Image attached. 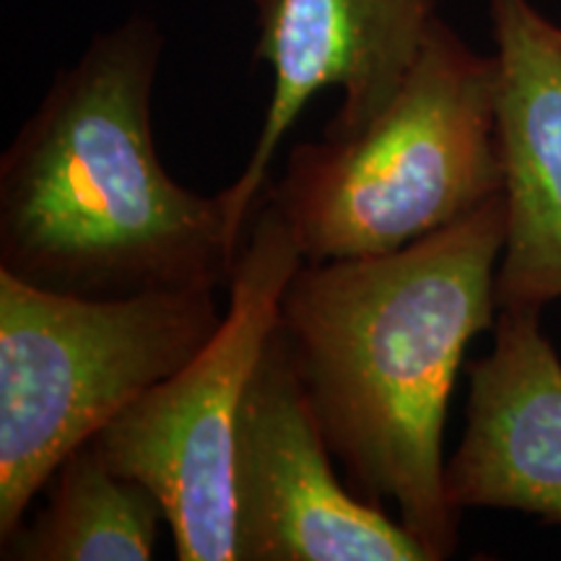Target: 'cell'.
Segmentation results:
<instances>
[{"mask_svg":"<svg viewBox=\"0 0 561 561\" xmlns=\"http://www.w3.org/2000/svg\"><path fill=\"white\" fill-rule=\"evenodd\" d=\"M504 237L496 193L403 250L301 263L278 305V331L356 494L396 504L432 561L458 549L442 434L468 343L496 322Z\"/></svg>","mask_w":561,"mask_h":561,"instance_id":"obj_1","label":"cell"},{"mask_svg":"<svg viewBox=\"0 0 561 561\" xmlns=\"http://www.w3.org/2000/svg\"><path fill=\"white\" fill-rule=\"evenodd\" d=\"M159 30L130 19L60 70L0 159V271L91 299L229 289L242 240L151 130Z\"/></svg>","mask_w":561,"mask_h":561,"instance_id":"obj_2","label":"cell"},{"mask_svg":"<svg viewBox=\"0 0 561 561\" xmlns=\"http://www.w3.org/2000/svg\"><path fill=\"white\" fill-rule=\"evenodd\" d=\"M502 191L496 58L437 19L396 100L356 136L294 146L261 198L325 263L409 248Z\"/></svg>","mask_w":561,"mask_h":561,"instance_id":"obj_3","label":"cell"},{"mask_svg":"<svg viewBox=\"0 0 561 561\" xmlns=\"http://www.w3.org/2000/svg\"><path fill=\"white\" fill-rule=\"evenodd\" d=\"M216 291L91 299L0 271V541L62 460L201 354Z\"/></svg>","mask_w":561,"mask_h":561,"instance_id":"obj_4","label":"cell"},{"mask_svg":"<svg viewBox=\"0 0 561 561\" xmlns=\"http://www.w3.org/2000/svg\"><path fill=\"white\" fill-rule=\"evenodd\" d=\"M305 263L284 216L261 198L219 331L180 371L140 396L94 442L117 473L161 502L180 561H237L234 455L250 380Z\"/></svg>","mask_w":561,"mask_h":561,"instance_id":"obj_5","label":"cell"},{"mask_svg":"<svg viewBox=\"0 0 561 561\" xmlns=\"http://www.w3.org/2000/svg\"><path fill=\"white\" fill-rule=\"evenodd\" d=\"M331 455L276 328L250 380L237 434V561H432L401 520L343 486Z\"/></svg>","mask_w":561,"mask_h":561,"instance_id":"obj_6","label":"cell"},{"mask_svg":"<svg viewBox=\"0 0 561 561\" xmlns=\"http://www.w3.org/2000/svg\"><path fill=\"white\" fill-rule=\"evenodd\" d=\"M257 60L273 68L268 112L248 167L219 193L229 227L244 242L268 185L280 140L322 89H343L325 138H351L403 89L434 21V0H252Z\"/></svg>","mask_w":561,"mask_h":561,"instance_id":"obj_7","label":"cell"},{"mask_svg":"<svg viewBox=\"0 0 561 561\" xmlns=\"http://www.w3.org/2000/svg\"><path fill=\"white\" fill-rule=\"evenodd\" d=\"M496 42V149L507 237L500 310L561 299V26L530 0H489Z\"/></svg>","mask_w":561,"mask_h":561,"instance_id":"obj_8","label":"cell"},{"mask_svg":"<svg viewBox=\"0 0 561 561\" xmlns=\"http://www.w3.org/2000/svg\"><path fill=\"white\" fill-rule=\"evenodd\" d=\"M468 377L447 500L455 512L515 510L561 528V359L541 331V310H500L494 348Z\"/></svg>","mask_w":561,"mask_h":561,"instance_id":"obj_9","label":"cell"},{"mask_svg":"<svg viewBox=\"0 0 561 561\" xmlns=\"http://www.w3.org/2000/svg\"><path fill=\"white\" fill-rule=\"evenodd\" d=\"M47 502L0 541L5 561H146L167 515L149 486L117 473L94 439L47 481Z\"/></svg>","mask_w":561,"mask_h":561,"instance_id":"obj_10","label":"cell"}]
</instances>
